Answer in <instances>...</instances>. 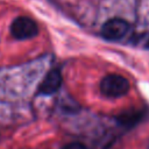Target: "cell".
I'll return each mask as SVG.
<instances>
[{"mask_svg":"<svg viewBox=\"0 0 149 149\" xmlns=\"http://www.w3.org/2000/svg\"><path fill=\"white\" fill-rule=\"evenodd\" d=\"M129 81L120 74H107L100 81V92L108 98H120L129 92Z\"/></svg>","mask_w":149,"mask_h":149,"instance_id":"obj_1","label":"cell"},{"mask_svg":"<svg viewBox=\"0 0 149 149\" xmlns=\"http://www.w3.org/2000/svg\"><path fill=\"white\" fill-rule=\"evenodd\" d=\"M10 34L16 40H28L38 34V27L33 19L28 16H19L10 24Z\"/></svg>","mask_w":149,"mask_h":149,"instance_id":"obj_2","label":"cell"},{"mask_svg":"<svg viewBox=\"0 0 149 149\" xmlns=\"http://www.w3.org/2000/svg\"><path fill=\"white\" fill-rule=\"evenodd\" d=\"M129 31V23L121 17H113L106 21L100 30L101 36L107 41H120Z\"/></svg>","mask_w":149,"mask_h":149,"instance_id":"obj_3","label":"cell"},{"mask_svg":"<svg viewBox=\"0 0 149 149\" xmlns=\"http://www.w3.org/2000/svg\"><path fill=\"white\" fill-rule=\"evenodd\" d=\"M62 73L58 69H52L50 70L45 77L43 78V80L41 81L37 92L40 94L43 95H50L54 94L55 92H57L62 85Z\"/></svg>","mask_w":149,"mask_h":149,"instance_id":"obj_4","label":"cell"},{"mask_svg":"<svg viewBox=\"0 0 149 149\" xmlns=\"http://www.w3.org/2000/svg\"><path fill=\"white\" fill-rule=\"evenodd\" d=\"M62 149H87V148L80 142H71V143L65 144Z\"/></svg>","mask_w":149,"mask_h":149,"instance_id":"obj_5","label":"cell"},{"mask_svg":"<svg viewBox=\"0 0 149 149\" xmlns=\"http://www.w3.org/2000/svg\"><path fill=\"white\" fill-rule=\"evenodd\" d=\"M147 47H148V48H149V41H148V43H147Z\"/></svg>","mask_w":149,"mask_h":149,"instance_id":"obj_6","label":"cell"}]
</instances>
